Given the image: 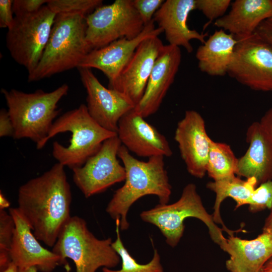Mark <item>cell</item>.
Returning a JSON list of instances; mask_svg holds the SVG:
<instances>
[{"instance_id": "obj_9", "label": "cell", "mask_w": 272, "mask_h": 272, "mask_svg": "<svg viewBox=\"0 0 272 272\" xmlns=\"http://www.w3.org/2000/svg\"><path fill=\"white\" fill-rule=\"evenodd\" d=\"M86 40L90 51L122 38L133 39L145 28L132 0H116L86 17Z\"/></svg>"}, {"instance_id": "obj_18", "label": "cell", "mask_w": 272, "mask_h": 272, "mask_svg": "<svg viewBox=\"0 0 272 272\" xmlns=\"http://www.w3.org/2000/svg\"><path fill=\"white\" fill-rule=\"evenodd\" d=\"M181 61L180 47L164 45L157 57L136 111L145 118L155 113L173 84Z\"/></svg>"}, {"instance_id": "obj_33", "label": "cell", "mask_w": 272, "mask_h": 272, "mask_svg": "<svg viewBox=\"0 0 272 272\" xmlns=\"http://www.w3.org/2000/svg\"><path fill=\"white\" fill-rule=\"evenodd\" d=\"M12 0L0 1V27L9 29L13 25V17Z\"/></svg>"}, {"instance_id": "obj_2", "label": "cell", "mask_w": 272, "mask_h": 272, "mask_svg": "<svg viewBox=\"0 0 272 272\" xmlns=\"http://www.w3.org/2000/svg\"><path fill=\"white\" fill-rule=\"evenodd\" d=\"M124 167L126 177L123 186L117 189L106 208L107 213L115 220H120V230L128 229L127 215L130 207L139 199L154 195L159 203L167 204L172 187L165 168L164 157L154 156L147 161L132 156L122 145L118 152Z\"/></svg>"}, {"instance_id": "obj_17", "label": "cell", "mask_w": 272, "mask_h": 272, "mask_svg": "<svg viewBox=\"0 0 272 272\" xmlns=\"http://www.w3.org/2000/svg\"><path fill=\"white\" fill-rule=\"evenodd\" d=\"M117 134L121 144L138 156L149 158L172 155L166 137L147 122L134 108L120 119Z\"/></svg>"}, {"instance_id": "obj_13", "label": "cell", "mask_w": 272, "mask_h": 272, "mask_svg": "<svg viewBox=\"0 0 272 272\" xmlns=\"http://www.w3.org/2000/svg\"><path fill=\"white\" fill-rule=\"evenodd\" d=\"M174 139L188 172L196 178L203 177L207 173L211 139L207 133L202 116L195 110L186 111L177 123Z\"/></svg>"}, {"instance_id": "obj_6", "label": "cell", "mask_w": 272, "mask_h": 272, "mask_svg": "<svg viewBox=\"0 0 272 272\" xmlns=\"http://www.w3.org/2000/svg\"><path fill=\"white\" fill-rule=\"evenodd\" d=\"M140 217L143 221L158 227L167 244L172 247L178 244L183 236L184 220L191 217L198 219L208 227L212 240L225 250L227 239L223 234V230L206 210L193 183H189L184 187L177 201L170 205L159 203L152 209L143 211Z\"/></svg>"}, {"instance_id": "obj_40", "label": "cell", "mask_w": 272, "mask_h": 272, "mask_svg": "<svg viewBox=\"0 0 272 272\" xmlns=\"http://www.w3.org/2000/svg\"><path fill=\"white\" fill-rule=\"evenodd\" d=\"M260 272H272V256L264 264Z\"/></svg>"}, {"instance_id": "obj_7", "label": "cell", "mask_w": 272, "mask_h": 272, "mask_svg": "<svg viewBox=\"0 0 272 272\" xmlns=\"http://www.w3.org/2000/svg\"><path fill=\"white\" fill-rule=\"evenodd\" d=\"M111 238L99 239L89 230L83 218L71 217L61 229L52 251L64 264L73 260L76 272H96L100 267L112 268L121 261Z\"/></svg>"}, {"instance_id": "obj_8", "label": "cell", "mask_w": 272, "mask_h": 272, "mask_svg": "<svg viewBox=\"0 0 272 272\" xmlns=\"http://www.w3.org/2000/svg\"><path fill=\"white\" fill-rule=\"evenodd\" d=\"M56 15L46 5L34 13L15 16L6 42L11 56L28 74L38 64L48 41Z\"/></svg>"}, {"instance_id": "obj_22", "label": "cell", "mask_w": 272, "mask_h": 272, "mask_svg": "<svg viewBox=\"0 0 272 272\" xmlns=\"http://www.w3.org/2000/svg\"><path fill=\"white\" fill-rule=\"evenodd\" d=\"M241 272H260L272 256V231L251 240L229 236L225 250Z\"/></svg>"}, {"instance_id": "obj_21", "label": "cell", "mask_w": 272, "mask_h": 272, "mask_svg": "<svg viewBox=\"0 0 272 272\" xmlns=\"http://www.w3.org/2000/svg\"><path fill=\"white\" fill-rule=\"evenodd\" d=\"M271 17L272 0H236L229 12L214 24L239 40L252 35L263 21Z\"/></svg>"}, {"instance_id": "obj_43", "label": "cell", "mask_w": 272, "mask_h": 272, "mask_svg": "<svg viewBox=\"0 0 272 272\" xmlns=\"http://www.w3.org/2000/svg\"><path fill=\"white\" fill-rule=\"evenodd\" d=\"M266 20L269 22L270 23H272V17Z\"/></svg>"}, {"instance_id": "obj_38", "label": "cell", "mask_w": 272, "mask_h": 272, "mask_svg": "<svg viewBox=\"0 0 272 272\" xmlns=\"http://www.w3.org/2000/svg\"><path fill=\"white\" fill-rule=\"evenodd\" d=\"M10 206V202L6 198L1 191L0 192V210H5Z\"/></svg>"}, {"instance_id": "obj_20", "label": "cell", "mask_w": 272, "mask_h": 272, "mask_svg": "<svg viewBox=\"0 0 272 272\" xmlns=\"http://www.w3.org/2000/svg\"><path fill=\"white\" fill-rule=\"evenodd\" d=\"M246 141L249 147L238 159L236 175L254 177L257 185L272 181V140L261 126L254 122L248 127Z\"/></svg>"}, {"instance_id": "obj_11", "label": "cell", "mask_w": 272, "mask_h": 272, "mask_svg": "<svg viewBox=\"0 0 272 272\" xmlns=\"http://www.w3.org/2000/svg\"><path fill=\"white\" fill-rule=\"evenodd\" d=\"M121 145L117 135L108 139L83 165L72 170L73 181L85 197L102 193L125 180L124 167L117 159Z\"/></svg>"}, {"instance_id": "obj_42", "label": "cell", "mask_w": 272, "mask_h": 272, "mask_svg": "<svg viewBox=\"0 0 272 272\" xmlns=\"http://www.w3.org/2000/svg\"><path fill=\"white\" fill-rule=\"evenodd\" d=\"M38 268L35 266L24 268H18V272H38Z\"/></svg>"}, {"instance_id": "obj_14", "label": "cell", "mask_w": 272, "mask_h": 272, "mask_svg": "<svg viewBox=\"0 0 272 272\" xmlns=\"http://www.w3.org/2000/svg\"><path fill=\"white\" fill-rule=\"evenodd\" d=\"M163 46L159 36L143 40L108 88L122 94L135 106L143 96L155 62Z\"/></svg>"}, {"instance_id": "obj_12", "label": "cell", "mask_w": 272, "mask_h": 272, "mask_svg": "<svg viewBox=\"0 0 272 272\" xmlns=\"http://www.w3.org/2000/svg\"><path fill=\"white\" fill-rule=\"evenodd\" d=\"M78 69L87 92L89 114L101 127L117 133L120 119L135 105L122 94L102 85L91 69Z\"/></svg>"}, {"instance_id": "obj_4", "label": "cell", "mask_w": 272, "mask_h": 272, "mask_svg": "<svg viewBox=\"0 0 272 272\" xmlns=\"http://www.w3.org/2000/svg\"><path fill=\"white\" fill-rule=\"evenodd\" d=\"M86 17L81 14L56 16L42 57L36 68L28 74V82L79 67L90 51L86 40Z\"/></svg>"}, {"instance_id": "obj_24", "label": "cell", "mask_w": 272, "mask_h": 272, "mask_svg": "<svg viewBox=\"0 0 272 272\" xmlns=\"http://www.w3.org/2000/svg\"><path fill=\"white\" fill-rule=\"evenodd\" d=\"M257 185V181L254 177L242 180L235 175L207 183V187L216 194L214 211L212 215L214 222L221 225L224 231L227 232L229 236H233L234 233L238 231L229 229L224 223L220 213L222 202L225 198L229 197L236 201L235 209L245 205H249Z\"/></svg>"}, {"instance_id": "obj_28", "label": "cell", "mask_w": 272, "mask_h": 272, "mask_svg": "<svg viewBox=\"0 0 272 272\" xmlns=\"http://www.w3.org/2000/svg\"><path fill=\"white\" fill-rule=\"evenodd\" d=\"M15 222L5 210H0V270L4 271L12 262L10 250L12 243Z\"/></svg>"}, {"instance_id": "obj_1", "label": "cell", "mask_w": 272, "mask_h": 272, "mask_svg": "<svg viewBox=\"0 0 272 272\" xmlns=\"http://www.w3.org/2000/svg\"><path fill=\"white\" fill-rule=\"evenodd\" d=\"M71 187L64 166L59 163L18 189L17 208L36 238L53 247L70 220Z\"/></svg>"}, {"instance_id": "obj_36", "label": "cell", "mask_w": 272, "mask_h": 272, "mask_svg": "<svg viewBox=\"0 0 272 272\" xmlns=\"http://www.w3.org/2000/svg\"><path fill=\"white\" fill-rule=\"evenodd\" d=\"M259 123L272 140V107L265 112Z\"/></svg>"}, {"instance_id": "obj_32", "label": "cell", "mask_w": 272, "mask_h": 272, "mask_svg": "<svg viewBox=\"0 0 272 272\" xmlns=\"http://www.w3.org/2000/svg\"><path fill=\"white\" fill-rule=\"evenodd\" d=\"M48 0H14L13 11L15 16L36 12L47 4Z\"/></svg>"}, {"instance_id": "obj_31", "label": "cell", "mask_w": 272, "mask_h": 272, "mask_svg": "<svg viewBox=\"0 0 272 272\" xmlns=\"http://www.w3.org/2000/svg\"><path fill=\"white\" fill-rule=\"evenodd\" d=\"M164 2L163 0H132L133 5L145 25L153 20L154 14Z\"/></svg>"}, {"instance_id": "obj_29", "label": "cell", "mask_w": 272, "mask_h": 272, "mask_svg": "<svg viewBox=\"0 0 272 272\" xmlns=\"http://www.w3.org/2000/svg\"><path fill=\"white\" fill-rule=\"evenodd\" d=\"M272 208V181L262 183L256 187L249 205V210L256 213Z\"/></svg>"}, {"instance_id": "obj_34", "label": "cell", "mask_w": 272, "mask_h": 272, "mask_svg": "<svg viewBox=\"0 0 272 272\" xmlns=\"http://www.w3.org/2000/svg\"><path fill=\"white\" fill-rule=\"evenodd\" d=\"M14 126L8 110L0 111V137H13Z\"/></svg>"}, {"instance_id": "obj_26", "label": "cell", "mask_w": 272, "mask_h": 272, "mask_svg": "<svg viewBox=\"0 0 272 272\" xmlns=\"http://www.w3.org/2000/svg\"><path fill=\"white\" fill-rule=\"evenodd\" d=\"M115 221L116 239L112 242V246L120 257L121 267L119 270L103 267L102 272H164L161 257L156 249H154L153 256L148 263L140 264L137 261L125 247L121 239L120 220L117 219Z\"/></svg>"}, {"instance_id": "obj_37", "label": "cell", "mask_w": 272, "mask_h": 272, "mask_svg": "<svg viewBox=\"0 0 272 272\" xmlns=\"http://www.w3.org/2000/svg\"><path fill=\"white\" fill-rule=\"evenodd\" d=\"M262 231H272V208L270 214L265 221Z\"/></svg>"}, {"instance_id": "obj_3", "label": "cell", "mask_w": 272, "mask_h": 272, "mask_svg": "<svg viewBox=\"0 0 272 272\" xmlns=\"http://www.w3.org/2000/svg\"><path fill=\"white\" fill-rule=\"evenodd\" d=\"M69 89L66 84L49 92L37 90L27 93L2 88L1 92L14 126L13 138L29 139L36 144L37 149L43 148L53 120L59 113L57 104L67 95Z\"/></svg>"}, {"instance_id": "obj_25", "label": "cell", "mask_w": 272, "mask_h": 272, "mask_svg": "<svg viewBox=\"0 0 272 272\" xmlns=\"http://www.w3.org/2000/svg\"><path fill=\"white\" fill-rule=\"evenodd\" d=\"M238 162V159L229 145L211 140L207 173L214 181L235 176Z\"/></svg>"}, {"instance_id": "obj_30", "label": "cell", "mask_w": 272, "mask_h": 272, "mask_svg": "<svg viewBox=\"0 0 272 272\" xmlns=\"http://www.w3.org/2000/svg\"><path fill=\"white\" fill-rule=\"evenodd\" d=\"M231 3L230 0H196V7L211 21L224 16Z\"/></svg>"}, {"instance_id": "obj_27", "label": "cell", "mask_w": 272, "mask_h": 272, "mask_svg": "<svg viewBox=\"0 0 272 272\" xmlns=\"http://www.w3.org/2000/svg\"><path fill=\"white\" fill-rule=\"evenodd\" d=\"M101 0H48L47 6L56 15L81 14L87 16L102 5Z\"/></svg>"}, {"instance_id": "obj_15", "label": "cell", "mask_w": 272, "mask_h": 272, "mask_svg": "<svg viewBox=\"0 0 272 272\" xmlns=\"http://www.w3.org/2000/svg\"><path fill=\"white\" fill-rule=\"evenodd\" d=\"M9 213L15 225L10 255L18 268L35 266L42 272H51L57 266L64 264L58 255L39 243L17 208H10Z\"/></svg>"}, {"instance_id": "obj_10", "label": "cell", "mask_w": 272, "mask_h": 272, "mask_svg": "<svg viewBox=\"0 0 272 272\" xmlns=\"http://www.w3.org/2000/svg\"><path fill=\"white\" fill-rule=\"evenodd\" d=\"M237 40L227 74L253 90L272 91V45L256 32Z\"/></svg>"}, {"instance_id": "obj_35", "label": "cell", "mask_w": 272, "mask_h": 272, "mask_svg": "<svg viewBox=\"0 0 272 272\" xmlns=\"http://www.w3.org/2000/svg\"><path fill=\"white\" fill-rule=\"evenodd\" d=\"M255 32L272 45V23L267 20L263 21Z\"/></svg>"}, {"instance_id": "obj_5", "label": "cell", "mask_w": 272, "mask_h": 272, "mask_svg": "<svg viewBox=\"0 0 272 272\" xmlns=\"http://www.w3.org/2000/svg\"><path fill=\"white\" fill-rule=\"evenodd\" d=\"M66 131L72 133L70 144L64 147L54 142L52 155L58 163L72 170L83 165L105 140L117 135L98 124L91 117L84 104L64 113L54 121L44 145L57 134Z\"/></svg>"}, {"instance_id": "obj_19", "label": "cell", "mask_w": 272, "mask_h": 272, "mask_svg": "<svg viewBox=\"0 0 272 272\" xmlns=\"http://www.w3.org/2000/svg\"><path fill=\"white\" fill-rule=\"evenodd\" d=\"M195 10L196 0H167L157 11L153 20L164 32L168 44L181 46L191 53V40L205 42L207 34L190 29L187 24L190 13Z\"/></svg>"}, {"instance_id": "obj_16", "label": "cell", "mask_w": 272, "mask_h": 272, "mask_svg": "<svg viewBox=\"0 0 272 272\" xmlns=\"http://www.w3.org/2000/svg\"><path fill=\"white\" fill-rule=\"evenodd\" d=\"M162 32L160 28L156 27L153 20L134 38L120 39L90 51L78 67L98 69L107 77L109 85L111 84L128 62L140 44L148 38L159 36Z\"/></svg>"}, {"instance_id": "obj_23", "label": "cell", "mask_w": 272, "mask_h": 272, "mask_svg": "<svg viewBox=\"0 0 272 272\" xmlns=\"http://www.w3.org/2000/svg\"><path fill=\"white\" fill-rule=\"evenodd\" d=\"M237 41L224 30H216L196 50L199 70L211 76L227 75Z\"/></svg>"}, {"instance_id": "obj_39", "label": "cell", "mask_w": 272, "mask_h": 272, "mask_svg": "<svg viewBox=\"0 0 272 272\" xmlns=\"http://www.w3.org/2000/svg\"><path fill=\"white\" fill-rule=\"evenodd\" d=\"M226 266L230 272H241L234 262L230 259L226 261Z\"/></svg>"}, {"instance_id": "obj_41", "label": "cell", "mask_w": 272, "mask_h": 272, "mask_svg": "<svg viewBox=\"0 0 272 272\" xmlns=\"http://www.w3.org/2000/svg\"><path fill=\"white\" fill-rule=\"evenodd\" d=\"M18 267L12 262L9 266L2 272H18Z\"/></svg>"}]
</instances>
